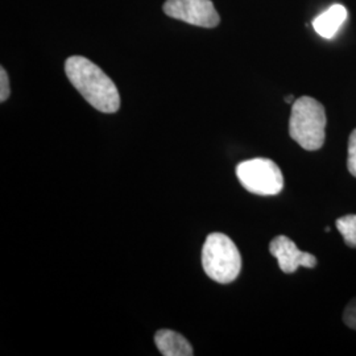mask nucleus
<instances>
[{
    "instance_id": "f257e3e1",
    "label": "nucleus",
    "mask_w": 356,
    "mask_h": 356,
    "mask_svg": "<svg viewBox=\"0 0 356 356\" xmlns=\"http://www.w3.org/2000/svg\"><path fill=\"white\" fill-rule=\"evenodd\" d=\"M65 73L78 92L104 114H114L120 107V95L113 79L99 66L82 56L69 57Z\"/></svg>"
},
{
    "instance_id": "f03ea898",
    "label": "nucleus",
    "mask_w": 356,
    "mask_h": 356,
    "mask_svg": "<svg viewBox=\"0 0 356 356\" xmlns=\"http://www.w3.org/2000/svg\"><path fill=\"white\" fill-rule=\"evenodd\" d=\"M325 107L312 97H301L292 104L289 135L306 151H318L325 144Z\"/></svg>"
},
{
    "instance_id": "7ed1b4c3",
    "label": "nucleus",
    "mask_w": 356,
    "mask_h": 356,
    "mask_svg": "<svg viewBox=\"0 0 356 356\" xmlns=\"http://www.w3.org/2000/svg\"><path fill=\"white\" fill-rule=\"evenodd\" d=\"M204 273L219 284L236 280L242 269V256L227 235L213 232L207 236L202 248Z\"/></svg>"
},
{
    "instance_id": "20e7f679",
    "label": "nucleus",
    "mask_w": 356,
    "mask_h": 356,
    "mask_svg": "<svg viewBox=\"0 0 356 356\" xmlns=\"http://www.w3.org/2000/svg\"><path fill=\"white\" fill-rule=\"evenodd\" d=\"M236 177L245 191L257 195H276L284 188L282 172L269 159H251L236 166Z\"/></svg>"
},
{
    "instance_id": "39448f33",
    "label": "nucleus",
    "mask_w": 356,
    "mask_h": 356,
    "mask_svg": "<svg viewBox=\"0 0 356 356\" xmlns=\"http://www.w3.org/2000/svg\"><path fill=\"white\" fill-rule=\"evenodd\" d=\"M163 10L168 16L191 26L216 28L220 23L211 0H166Z\"/></svg>"
},
{
    "instance_id": "423d86ee",
    "label": "nucleus",
    "mask_w": 356,
    "mask_h": 356,
    "mask_svg": "<svg viewBox=\"0 0 356 356\" xmlns=\"http://www.w3.org/2000/svg\"><path fill=\"white\" fill-rule=\"evenodd\" d=\"M269 252L276 257L284 273H293L300 267L314 268L317 266L314 254L300 251L296 243L285 235H279L270 242Z\"/></svg>"
},
{
    "instance_id": "0eeeda50",
    "label": "nucleus",
    "mask_w": 356,
    "mask_h": 356,
    "mask_svg": "<svg viewBox=\"0 0 356 356\" xmlns=\"http://www.w3.org/2000/svg\"><path fill=\"white\" fill-rule=\"evenodd\" d=\"M347 19V10L342 4H334L325 13H321L313 20V26L319 36L332 38L337 36L341 26Z\"/></svg>"
},
{
    "instance_id": "6e6552de",
    "label": "nucleus",
    "mask_w": 356,
    "mask_h": 356,
    "mask_svg": "<svg viewBox=\"0 0 356 356\" xmlns=\"http://www.w3.org/2000/svg\"><path fill=\"white\" fill-rule=\"evenodd\" d=\"M154 342L159 351L164 356L194 355L191 344L176 331L159 330L154 335Z\"/></svg>"
},
{
    "instance_id": "1a4fd4ad",
    "label": "nucleus",
    "mask_w": 356,
    "mask_h": 356,
    "mask_svg": "<svg viewBox=\"0 0 356 356\" xmlns=\"http://www.w3.org/2000/svg\"><path fill=\"white\" fill-rule=\"evenodd\" d=\"M335 225L346 244L351 248H356V214L341 216L337 219Z\"/></svg>"
},
{
    "instance_id": "9d476101",
    "label": "nucleus",
    "mask_w": 356,
    "mask_h": 356,
    "mask_svg": "<svg viewBox=\"0 0 356 356\" xmlns=\"http://www.w3.org/2000/svg\"><path fill=\"white\" fill-rule=\"evenodd\" d=\"M348 172L356 177V128L351 132L348 139V157H347Z\"/></svg>"
},
{
    "instance_id": "9b49d317",
    "label": "nucleus",
    "mask_w": 356,
    "mask_h": 356,
    "mask_svg": "<svg viewBox=\"0 0 356 356\" xmlns=\"http://www.w3.org/2000/svg\"><path fill=\"white\" fill-rule=\"evenodd\" d=\"M11 94L10 78L4 67H0V102H6Z\"/></svg>"
},
{
    "instance_id": "f8f14e48",
    "label": "nucleus",
    "mask_w": 356,
    "mask_h": 356,
    "mask_svg": "<svg viewBox=\"0 0 356 356\" xmlns=\"http://www.w3.org/2000/svg\"><path fill=\"white\" fill-rule=\"evenodd\" d=\"M343 321L348 327H351L353 330H356V298H354L346 307Z\"/></svg>"
},
{
    "instance_id": "ddd939ff",
    "label": "nucleus",
    "mask_w": 356,
    "mask_h": 356,
    "mask_svg": "<svg viewBox=\"0 0 356 356\" xmlns=\"http://www.w3.org/2000/svg\"><path fill=\"white\" fill-rule=\"evenodd\" d=\"M285 102H286V103L294 102V97H293V95H288V97H286V98H285Z\"/></svg>"
}]
</instances>
